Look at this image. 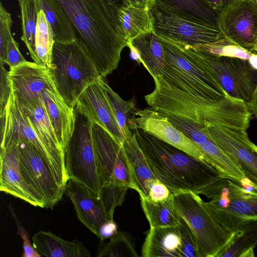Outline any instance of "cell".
<instances>
[{
	"label": "cell",
	"mask_w": 257,
	"mask_h": 257,
	"mask_svg": "<svg viewBox=\"0 0 257 257\" xmlns=\"http://www.w3.org/2000/svg\"><path fill=\"white\" fill-rule=\"evenodd\" d=\"M115 9L120 34L128 43L141 34L153 32L149 10L121 4Z\"/></svg>",
	"instance_id": "obj_28"
},
{
	"label": "cell",
	"mask_w": 257,
	"mask_h": 257,
	"mask_svg": "<svg viewBox=\"0 0 257 257\" xmlns=\"http://www.w3.org/2000/svg\"><path fill=\"white\" fill-rule=\"evenodd\" d=\"M127 47L153 79L162 75L165 64L163 47L161 39L154 32L139 35L128 42Z\"/></svg>",
	"instance_id": "obj_24"
},
{
	"label": "cell",
	"mask_w": 257,
	"mask_h": 257,
	"mask_svg": "<svg viewBox=\"0 0 257 257\" xmlns=\"http://www.w3.org/2000/svg\"><path fill=\"white\" fill-rule=\"evenodd\" d=\"M181 238L179 257H200L194 234L182 219L179 225Z\"/></svg>",
	"instance_id": "obj_38"
},
{
	"label": "cell",
	"mask_w": 257,
	"mask_h": 257,
	"mask_svg": "<svg viewBox=\"0 0 257 257\" xmlns=\"http://www.w3.org/2000/svg\"><path fill=\"white\" fill-rule=\"evenodd\" d=\"M131 131L153 173L173 195L188 192L198 194L222 177L206 162L157 139L137 125Z\"/></svg>",
	"instance_id": "obj_3"
},
{
	"label": "cell",
	"mask_w": 257,
	"mask_h": 257,
	"mask_svg": "<svg viewBox=\"0 0 257 257\" xmlns=\"http://www.w3.org/2000/svg\"><path fill=\"white\" fill-rule=\"evenodd\" d=\"M161 39L165 56L161 76L167 83L204 99L228 96L212 69L192 47Z\"/></svg>",
	"instance_id": "obj_4"
},
{
	"label": "cell",
	"mask_w": 257,
	"mask_h": 257,
	"mask_svg": "<svg viewBox=\"0 0 257 257\" xmlns=\"http://www.w3.org/2000/svg\"><path fill=\"white\" fill-rule=\"evenodd\" d=\"M98 251L99 257H138L135 239L127 232L119 231L106 243L102 241Z\"/></svg>",
	"instance_id": "obj_35"
},
{
	"label": "cell",
	"mask_w": 257,
	"mask_h": 257,
	"mask_svg": "<svg viewBox=\"0 0 257 257\" xmlns=\"http://www.w3.org/2000/svg\"><path fill=\"white\" fill-rule=\"evenodd\" d=\"M100 77L88 86L79 97L75 107L92 121L106 130L122 145L124 137L118 125L102 86Z\"/></svg>",
	"instance_id": "obj_18"
},
{
	"label": "cell",
	"mask_w": 257,
	"mask_h": 257,
	"mask_svg": "<svg viewBox=\"0 0 257 257\" xmlns=\"http://www.w3.org/2000/svg\"><path fill=\"white\" fill-rule=\"evenodd\" d=\"M254 248H250L243 251L239 257H254Z\"/></svg>",
	"instance_id": "obj_48"
},
{
	"label": "cell",
	"mask_w": 257,
	"mask_h": 257,
	"mask_svg": "<svg viewBox=\"0 0 257 257\" xmlns=\"http://www.w3.org/2000/svg\"><path fill=\"white\" fill-rule=\"evenodd\" d=\"M176 208L196 239L200 257H217L231 240L233 232L213 215L199 195L192 192L173 195Z\"/></svg>",
	"instance_id": "obj_7"
},
{
	"label": "cell",
	"mask_w": 257,
	"mask_h": 257,
	"mask_svg": "<svg viewBox=\"0 0 257 257\" xmlns=\"http://www.w3.org/2000/svg\"><path fill=\"white\" fill-rule=\"evenodd\" d=\"M205 204L226 229L233 232L244 223L257 220V186L249 179L241 182L222 177L200 191Z\"/></svg>",
	"instance_id": "obj_6"
},
{
	"label": "cell",
	"mask_w": 257,
	"mask_h": 257,
	"mask_svg": "<svg viewBox=\"0 0 257 257\" xmlns=\"http://www.w3.org/2000/svg\"><path fill=\"white\" fill-rule=\"evenodd\" d=\"M8 79L21 106L37 98L45 88L55 86L49 68L35 62L27 61L10 68Z\"/></svg>",
	"instance_id": "obj_17"
},
{
	"label": "cell",
	"mask_w": 257,
	"mask_h": 257,
	"mask_svg": "<svg viewBox=\"0 0 257 257\" xmlns=\"http://www.w3.org/2000/svg\"><path fill=\"white\" fill-rule=\"evenodd\" d=\"M4 65V64L0 62V116L5 109L11 92V87L8 79L9 71Z\"/></svg>",
	"instance_id": "obj_41"
},
{
	"label": "cell",
	"mask_w": 257,
	"mask_h": 257,
	"mask_svg": "<svg viewBox=\"0 0 257 257\" xmlns=\"http://www.w3.org/2000/svg\"><path fill=\"white\" fill-rule=\"evenodd\" d=\"M219 25L225 38L254 53L257 43L256 0H230L219 12Z\"/></svg>",
	"instance_id": "obj_13"
},
{
	"label": "cell",
	"mask_w": 257,
	"mask_h": 257,
	"mask_svg": "<svg viewBox=\"0 0 257 257\" xmlns=\"http://www.w3.org/2000/svg\"><path fill=\"white\" fill-rule=\"evenodd\" d=\"M72 21L100 76L118 67L128 42L121 35L115 11L105 0H57Z\"/></svg>",
	"instance_id": "obj_1"
},
{
	"label": "cell",
	"mask_w": 257,
	"mask_h": 257,
	"mask_svg": "<svg viewBox=\"0 0 257 257\" xmlns=\"http://www.w3.org/2000/svg\"><path fill=\"white\" fill-rule=\"evenodd\" d=\"M156 4L190 20L220 29L219 12L203 0H154Z\"/></svg>",
	"instance_id": "obj_26"
},
{
	"label": "cell",
	"mask_w": 257,
	"mask_h": 257,
	"mask_svg": "<svg viewBox=\"0 0 257 257\" xmlns=\"http://www.w3.org/2000/svg\"><path fill=\"white\" fill-rule=\"evenodd\" d=\"M92 137L102 187L122 184L132 189L122 145L95 122H92Z\"/></svg>",
	"instance_id": "obj_14"
},
{
	"label": "cell",
	"mask_w": 257,
	"mask_h": 257,
	"mask_svg": "<svg viewBox=\"0 0 257 257\" xmlns=\"http://www.w3.org/2000/svg\"><path fill=\"white\" fill-rule=\"evenodd\" d=\"M65 193L72 202L79 220L97 236L100 227L111 220L107 217L101 199L84 185L72 179L68 180Z\"/></svg>",
	"instance_id": "obj_20"
},
{
	"label": "cell",
	"mask_w": 257,
	"mask_h": 257,
	"mask_svg": "<svg viewBox=\"0 0 257 257\" xmlns=\"http://www.w3.org/2000/svg\"><path fill=\"white\" fill-rule=\"evenodd\" d=\"M128 189L126 185L122 184H111L102 187L100 199L109 220H113L114 210L123 202Z\"/></svg>",
	"instance_id": "obj_37"
},
{
	"label": "cell",
	"mask_w": 257,
	"mask_h": 257,
	"mask_svg": "<svg viewBox=\"0 0 257 257\" xmlns=\"http://www.w3.org/2000/svg\"><path fill=\"white\" fill-rule=\"evenodd\" d=\"M42 96L49 118L63 151L74 128V108L70 107L55 86L45 88Z\"/></svg>",
	"instance_id": "obj_23"
},
{
	"label": "cell",
	"mask_w": 257,
	"mask_h": 257,
	"mask_svg": "<svg viewBox=\"0 0 257 257\" xmlns=\"http://www.w3.org/2000/svg\"><path fill=\"white\" fill-rule=\"evenodd\" d=\"M13 145L16 148L25 181L43 200L45 208H52L65 192L52 165L34 144L22 142Z\"/></svg>",
	"instance_id": "obj_9"
},
{
	"label": "cell",
	"mask_w": 257,
	"mask_h": 257,
	"mask_svg": "<svg viewBox=\"0 0 257 257\" xmlns=\"http://www.w3.org/2000/svg\"><path fill=\"white\" fill-rule=\"evenodd\" d=\"M137 127L198 159L205 161L199 147L175 126L163 113L150 107L137 110Z\"/></svg>",
	"instance_id": "obj_16"
},
{
	"label": "cell",
	"mask_w": 257,
	"mask_h": 257,
	"mask_svg": "<svg viewBox=\"0 0 257 257\" xmlns=\"http://www.w3.org/2000/svg\"><path fill=\"white\" fill-rule=\"evenodd\" d=\"M193 49L212 69L226 94L249 105L257 86V69L249 60L213 55Z\"/></svg>",
	"instance_id": "obj_11"
},
{
	"label": "cell",
	"mask_w": 257,
	"mask_h": 257,
	"mask_svg": "<svg viewBox=\"0 0 257 257\" xmlns=\"http://www.w3.org/2000/svg\"><path fill=\"white\" fill-rule=\"evenodd\" d=\"M214 9L220 12V11L229 2L230 0H203Z\"/></svg>",
	"instance_id": "obj_46"
},
{
	"label": "cell",
	"mask_w": 257,
	"mask_h": 257,
	"mask_svg": "<svg viewBox=\"0 0 257 257\" xmlns=\"http://www.w3.org/2000/svg\"><path fill=\"white\" fill-rule=\"evenodd\" d=\"M149 11L153 32L162 39L195 48L216 43L225 38L219 29L181 17L155 3Z\"/></svg>",
	"instance_id": "obj_10"
},
{
	"label": "cell",
	"mask_w": 257,
	"mask_h": 257,
	"mask_svg": "<svg viewBox=\"0 0 257 257\" xmlns=\"http://www.w3.org/2000/svg\"><path fill=\"white\" fill-rule=\"evenodd\" d=\"M193 48L213 55L236 57L248 60L254 54L239 47L226 38L216 43Z\"/></svg>",
	"instance_id": "obj_36"
},
{
	"label": "cell",
	"mask_w": 257,
	"mask_h": 257,
	"mask_svg": "<svg viewBox=\"0 0 257 257\" xmlns=\"http://www.w3.org/2000/svg\"><path fill=\"white\" fill-rule=\"evenodd\" d=\"M26 61L19 50L18 43L12 37L7 47L6 64L12 68Z\"/></svg>",
	"instance_id": "obj_43"
},
{
	"label": "cell",
	"mask_w": 257,
	"mask_h": 257,
	"mask_svg": "<svg viewBox=\"0 0 257 257\" xmlns=\"http://www.w3.org/2000/svg\"><path fill=\"white\" fill-rule=\"evenodd\" d=\"M0 161V190L33 206L45 208L43 200L21 174L15 146L1 147Z\"/></svg>",
	"instance_id": "obj_19"
},
{
	"label": "cell",
	"mask_w": 257,
	"mask_h": 257,
	"mask_svg": "<svg viewBox=\"0 0 257 257\" xmlns=\"http://www.w3.org/2000/svg\"><path fill=\"white\" fill-rule=\"evenodd\" d=\"M117 226L115 222L112 220H108L104 223L99 228L98 238L100 241L111 238L118 233Z\"/></svg>",
	"instance_id": "obj_44"
},
{
	"label": "cell",
	"mask_w": 257,
	"mask_h": 257,
	"mask_svg": "<svg viewBox=\"0 0 257 257\" xmlns=\"http://www.w3.org/2000/svg\"><path fill=\"white\" fill-rule=\"evenodd\" d=\"M257 245V220L247 222L233 232L228 244L217 257H239L245 250Z\"/></svg>",
	"instance_id": "obj_33"
},
{
	"label": "cell",
	"mask_w": 257,
	"mask_h": 257,
	"mask_svg": "<svg viewBox=\"0 0 257 257\" xmlns=\"http://www.w3.org/2000/svg\"><path fill=\"white\" fill-rule=\"evenodd\" d=\"M55 43L51 28L44 13L40 10L35 36V50L38 64L50 67L52 53Z\"/></svg>",
	"instance_id": "obj_34"
},
{
	"label": "cell",
	"mask_w": 257,
	"mask_h": 257,
	"mask_svg": "<svg viewBox=\"0 0 257 257\" xmlns=\"http://www.w3.org/2000/svg\"><path fill=\"white\" fill-rule=\"evenodd\" d=\"M103 89L116 121L124 137L136 123V102L134 99L124 100L109 86L105 77L102 80Z\"/></svg>",
	"instance_id": "obj_31"
},
{
	"label": "cell",
	"mask_w": 257,
	"mask_h": 257,
	"mask_svg": "<svg viewBox=\"0 0 257 257\" xmlns=\"http://www.w3.org/2000/svg\"><path fill=\"white\" fill-rule=\"evenodd\" d=\"M12 20L10 14L2 3L0 4V62H7L8 45L13 37L11 34Z\"/></svg>",
	"instance_id": "obj_39"
},
{
	"label": "cell",
	"mask_w": 257,
	"mask_h": 257,
	"mask_svg": "<svg viewBox=\"0 0 257 257\" xmlns=\"http://www.w3.org/2000/svg\"><path fill=\"white\" fill-rule=\"evenodd\" d=\"M212 140L232 159L257 186V146L246 131L226 127H207Z\"/></svg>",
	"instance_id": "obj_15"
},
{
	"label": "cell",
	"mask_w": 257,
	"mask_h": 257,
	"mask_svg": "<svg viewBox=\"0 0 257 257\" xmlns=\"http://www.w3.org/2000/svg\"><path fill=\"white\" fill-rule=\"evenodd\" d=\"M22 35L21 40L27 47L34 62L38 63L35 50V36L40 11L38 0H21Z\"/></svg>",
	"instance_id": "obj_32"
},
{
	"label": "cell",
	"mask_w": 257,
	"mask_h": 257,
	"mask_svg": "<svg viewBox=\"0 0 257 257\" xmlns=\"http://www.w3.org/2000/svg\"><path fill=\"white\" fill-rule=\"evenodd\" d=\"M155 88L145 96L147 103L163 113L182 116L204 126H218L247 131L251 113L244 101L229 95L207 99L183 91L161 75L153 79Z\"/></svg>",
	"instance_id": "obj_2"
},
{
	"label": "cell",
	"mask_w": 257,
	"mask_h": 257,
	"mask_svg": "<svg viewBox=\"0 0 257 257\" xmlns=\"http://www.w3.org/2000/svg\"><path fill=\"white\" fill-rule=\"evenodd\" d=\"M107 4L115 11V7L119 4L117 0H105Z\"/></svg>",
	"instance_id": "obj_49"
},
{
	"label": "cell",
	"mask_w": 257,
	"mask_h": 257,
	"mask_svg": "<svg viewBox=\"0 0 257 257\" xmlns=\"http://www.w3.org/2000/svg\"><path fill=\"white\" fill-rule=\"evenodd\" d=\"M249 107L254 116L257 118V86Z\"/></svg>",
	"instance_id": "obj_47"
},
{
	"label": "cell",
	"mask_w": 257,
	"mask_h": 257,
	"mask_svg": "<svg viewBox=\"0 0 257 257\" xmlns=\"http://www.w3.org/2000/svg\"><path fill=\"white\" fill-rule=\"evenodd\" d=\"M173 195L170 190L158 179L155 181L150 187L149 193L146 199L153 202L167 200Z\"/></svg>",
	"instance_id": "obj_42"
},
{
	"label": "cell",
	"mask_w": 257,
	"mask_h": 257,
	"mask_svg": "<svg viewBox=\"0 0 257 257\" xmlns=\"http://www.w3.org/2000/svg\"><path fill=\"white\" fill-rule=\"evenodd\" d=\"M144 214L151 227L178 226L181 220L174 204L173 195L167 200L153 202L140 196Z\"/></svg>",
	"instance_id": "obj_30"
},
{
	"label": "cell",
	"mask_w": 257,
	"mask_h": 257,
	"mask_svg": "<svg viewBox=\"0 0 257 257\" xmlns=\"http://www.w3.org/2000/svg\"><path fill=\"white\" fill-rule=\"evenodd\" d=\"M18 2H19V1H20L21 0H18Z\"/></svg>",
	"instance_id": "obj_51"
},
{
	"label": "cell",
	"mask_w": 257,
	"mask_h": 257,
	"mask_svg": "<svg viewBox=\"0 0 257 257\" xmlns=\"http://www.w3.org/2000/svg\"><path fill=\"white\" fill-rule=\"evenodd\" d=\"M21 106L30 119L36 133L51 158L60 171L68 178L64 167L63 151L49 118L42 94L32 102Z\"/></svg>",
	"instance_id": "obj_22"
},
{
	"label": "cell",
	"mask_w": 257,
	"mask_h": 257,
	"mask_svg": "<svg viewBox=\"0 0 257 257\" xmlns=\"http://www.w3.org/2000/svg\"><path fill=\"white\" fill-rule=\"evenodd\" d=\"M35 249L47 257H90V253L81 241L65 240L50 231H40L32 236Z\"/></svg>",
	"instance_id": "obj_27"
},
{
	"label": "cell",
	"mask_w": 257,
	"mask_h": 257,
	"mask_svg": "<svg viewBox=\"0 0 257 257\" xmlns=\"http://www.w3.org/2000/svg\"><path fill=\"white\" fill-rule=\"evenodd\" d=\"M38 3L51 28L55 42L67 43L77 38L72 21L57 0H38Z\"/></svg>",
	"instance_id": "obj_29"
},
{
	"label": "cell",
	"mask_w": 257,
	"mask_h": 257,
	"mask_svg": "<svg viewBox=\"0 0 257 257\" xmlns=\"http://www.w3.org/2000/svg\"><path fill=\"white\" fill-rule=\"evenodd\" d=\"M74 113V128L63 149L65 171L68 180L81 183L100 198L102 186L93 145L92 121L76 107Z\"/></svg>",
	"instance_id": "obj_8"
},
{
	"label": "cell",
	"mask_w": 257,
	"mask_h": 257,
	"mask_svg": "<svg viewBox=\"0 0 257 257\" xmlns=\"http://www.w3.org/2000/svg\"><path fill=\"white\" fill-rule=\"evenodd\" d=\"M55 87L72 108L83 91L101 77L82 41L55 42L49 68Z\"/></svg>",
	"instance_id": "obj_5"
},
{
	"label": "cell",
	"mask_w": 257,
	"mask_h": 257,
	"mask_svg": "<svg viewBox=\"0 0 257 257\" xmlns=\"http://www.w3.org/2000/svg\"><path fill=\"white\" fill-rule=\"evenodd\" d=\"M129 172L132 189L140 196L148 198L150 187L157 179L151 170L136 139L130 130L122 144Z\"/></svg>",
	"instance_id": "obj_21"
},
{
	"label": "cell",
	"mask_w": 257,
	"mask_h": 257,
	"mask_svg": "<svg viewBox=\"0 0 257 257\" xmlns=\"http://www.w3.org/2000/svg\"><path fill=\"white\" fill-rule=\"evenodd\" d=\"M180 245L179 225L150 227L142 247V256L179 257Z\"/></svg>",
	"instance_id": "obj_25"
},
{
	"label": "cell",
	"mask_w": 257,
	"mask_h": 257,
	"mask_svg": "<svg viewBox=\"0 0 257 257\" xmlns=\"http://www.w3.org/2000/svg\"><path fill=\"white\" fill-rule=\"evenodd\" d=\"M118 3L124 5L132 6L137 8L150 10L154 5V0H117Z\"/></svg>",
	"instance_id": "obj_45"
},
{
	"label": "cell",
	"mask_w": 257,
	"mask_h": 257,
	"mask_svg": "<svg viewBox=\"0 0 257 257\" xmlns=\"http://www.w3.org/2000/svg\"><path fill=\"white\" fill-rule=\"evenodd\" d=\"M254 53L257 54V43L254 49Z\"/></svg>",
	"instance_id": "obj_50"
},
{
	"label": "cell",
	"mask_w": 257,
	"mask_h": 257,
	"mask_svg": "<svg viewBox=\"0 0 257 257\" xmlns=\"http://www.w3.org/2000/svg\"><path fill=\"white\" fill-rule=\"evenodd\" d=\"M0 122L1 147L17 145L22 142L34 144L51 164L61 185L65 188L68 179L60 171L51 158L12 89L5 109L0 116Z\"/></svg>",
	"instance_id": "obj_12"
},
{
	"label": "cell",
	"mask_w": 257,
	"mask_h": 257,
	"mask_svg": "<svg viewBox=\"0 0 257 257\" xmlns=\"http://www.w3.org/2000/svg\"><path fill=\"white\" fill-rule=\"evenodd\" d=\"M9 207L18 228L17 233L20 235L23 240V253L22 255V257L41 256L34 248L33 243H31L28 232L19 221V219L12 209L11 205H10Z\"/></svg>",
	"instance_id": "obj_40"
}]
</instances>
